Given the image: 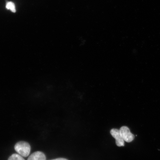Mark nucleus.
Returning <instances> with one entry per match:
<instances>
[{"label":"nucleus","instance_id":"f257e3e1","mask_svg":"<svg viewBox=\"0 0 160 160\" xmlns=\"http://www.w3.org/2000/svg\"><path fill=\"white\" fill-rule=\"evenodd\" d=\"M14 148L18 154L23 157H28L31 152V146L29 143L25 141H20L17 143Z\"/></svg>","mask_w":160,"mask_h":160},{"label":"nucleus","instance_id":"423d86ee","mask_svg":"<svg viewBox=\"0 0 160 160\" xmlns=\"http://www.w3.org/2000/svg\"><path fill=\"white\" fill-rule=\"evenodd\" d=\"M6 8L8 9H10L13 12H16L15 5L12 2H8L6 5Z\"/></svg>","mask_w":160,"mask_h":160},{"label":"nucleus","instance_id":"39448f33","mask_svg":"<svg viewBox=\"0 0 160 160\" xmlns=\"http://www.w3.org/2000/svg\"><path fill=\"white\" fill-rule=\"evenodd\" d=\"M8 160H25L23 157L19 154L14 153L9 157Z\"/></svg>","mask_w":160,"mask_h":160},{"label":"nucleus","instance_id":"20e7f679","mask_svg":"<svg viewBox=\"0 0 160 160\" xmlns=\"http://www.w3.org/2000/svg\"><path fill=\"white\" fill-rule=\"evenodd\" d=\"M27 160H46V157L42 152L37 151L32 154Z\"/></svg>","mask_w":160,"mask_h":160},{"label":"nucleus","instance_id":"7ed1b4c3","mask_svg":"<svg viewBox=\"0 0 160 160\" xmlns=\"http://www.w3.org/2000/svg\"><path fill=\"white\" fill-rule=\"evenodd\" d=\"M111 135L116 140V145L118 147H124L125 145V141L122 138L119 130L117 129H112L110 132Z\"/></svg>","mask_w":160,"mask_h":160},{"label":"nucleus","instance_id":"f03ea898","mask_svg":"<svg viewBox=\"0 0 160 160\" xmlns=\"http://www.w3.org/2000/svg\"><path fill=\"white\" fill-rule=\"evenodd\" d=\"M119 131L121 137L124 141L129 143L134 139V135L131 132L128 127L123 126L120 128Z\"/></svg>","mask_w":160,"mask_h":160},{"label":"nucleus","instance_id":"0eeeda50","mask_svg":"<svg viewBox=\"0 0 160 160\" xmlns=\"http://www.w3.org/2000/svg\"><path fill=\"white\" fill-rule=\"evenodd\" d=\"M51 160H68L67 159L63 158H59L56 159Z\"/></svg>","mask_w":160,"mask_h":160}]
</instances>
